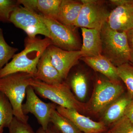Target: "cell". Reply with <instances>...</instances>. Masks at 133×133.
Segmentation results:
<instances>
[{
    "instance_id": "cell-1",
    "label": "cell",
    "mask_w": 133,
    "mask_h": 133,
    "mask_svg": "<svg viewBox=\"0 0 133 133\" xmlns=\"http://www.w3.org/2000/svg\"><path fill=\"white\" fill-rule=\"evenodd\" d=\"M50 38L30 37L24 39V49L15 54L12 60L0 70V78L17 72H25L34 76L37 70L38 61L49 45Z\"/></svg>"
},
{
    "instance_id": "cell-2",
    "label": "cell",
    "mask_w": 133,
    "mask_h": 133,
    "mask_svg": "<svg viewBox=\"0 0 133 133\" xmlns=\"http://www.w3.org/2000/svg\"><path fill=\"white\" fill-rule=\"evenodd\" d=\"M33 78L34 76L25 72H17L0 78V92L9 100L14 110V116L26 123L28 122L29 116L23 114L22 105L26 89Z\"/></svg>"
},
{
    "instance_id": "cell-3",
    "label": "cell",
    "mask_w": 133,
    "mask_h": 133,
    "mask_svg": "<svg viewBox=\"0 0 133 133\" xmlns=\"http://www.w3.org/2000/svg\"><path fill=\"white\" fill-rule=\"evenodd\" d=\"M102 55L116 67L130 62L131 49L126 32H119L103 24L101 31Z\"/></svg>"
},
{
    "instance_id": "cell-4",
    "label": "cell",
    "mask_w": 133,
    "mask_h": 133,
    "mask_svg": "<svg viewBox=\"0 0 133 133\" xmlns=\"http://www.w3.org/2000/svg\"><path fill=\"white\" fill-rule=\"evenodd\" d=\"M30 85L39 96L50 100L58 106L75 109L79 112L87 109V104L77 99L72 92L68 83L64 81L49 84L33 78Z\"/></svg>"
},
{
    "instance_id": "cell-5",
    "label": "cell",
    "mask_w": 133,
    "mask_h": 133,
    "mask_svg": "<svg viewBox=\"0 0 133 133\" xmlns=\"http://www.w3.org/2000/svg\"><path fill=\"white\" fill-rule=\"evenodd\" d=\"M38 16L49 31L50 39L52 45L65 50H80L82 45L71 27L65 25L57 20L39 14Z\"/></svg>"
},
{
    "instance_id": "cell-6",
    "label": "cell",
    "mask_w": 133,
    "mask_h": 133,
    "mask_svg": "<svg viewBox=\"0 0 133 133\" xmlns=\"http://www.w3.org/2000/svg\"><path fill=\"white\" fill-rule=\"evenodd\" d=\"M123 86L119 82L109 79L99 80L95 85L87 109L96 114L102 112L111 103L124 94Z\"/></svg>"
},
{
    "instance_id": "cell-7",
    "label": "cell",
    "mask_w": 133,
    "mask_h": 133,
    "mask_svg": "<svg viewBox=\"0 0 133 133\" xmlns=\"http://www.w3.org/2000/svg\"><path fill=\"white\" fill-rule=\"evenodd\" d=\"M9 22L23 30L29 37L42 35L50 38L49 31L38 14L21 5L17 6L11 13Z\"/></svg>"
},
{
    "instance_id": "cell-8",
    "label": "cell",
    "mask_w": 133,
    "mask_h": 133,
    "mask_svg": "<svg viewBox=\"0 0 133 133\" xmlns=\"http://www.w3.org/2000/svg\"><path fill=\"white\" fill-rule=\"evenodd\" d=\"M83 6L74 27L101 28L110 14L104 1L82 0Z\"/></svg>"
},
{
    "instance_id": "cell-9",
    "label": "cell",
    "mask_w": 133,
    "mask_h": 133,
    "mask_svg": "<svg viewBox=\"0 0 133 133\" xmlns=\"http://www.w3.org/2000/svg\"><path fill=\"white\" fill-rule=\"evenodd\" d=\"M26 102L23 104L22 110L23 114L27 115L32 114L37 119L41 127L46 129L50 122L51 114L57 105L53 102L45 103L39 98L31 86L26 89Z\"/></svg>"
},
{
    "instance_id": "cell-10",
    "label": "cell",
    "mask_w": 133,
    "mask_h": 133,
    "mask_svg": "<svg viewBox=\"0 0 133 133\" xmlns=\"http://www.w3.org/2000/svg\"><path fill=\"white\" fill-rule=\"evenodd\" d=\"M46 50L52 65L64 80L67 78L71 69L82 57L80 50H65L52 44L49 45Z\"/></svg>"
},
{
    "instance_id": "cell-11",
    "label": "cell",
    "mask_w": 133,
    "mask_h": 133,
    "mask_svg": "<svg viewBox=\"0 0 133 133\" xmlns=\"http://www.w3.org/2000/svg\"><path fill=\"white\" fill-rule=\"evenodd\" d=\"M56 109L60 114L69 119L83 133H102L106 129V125L103 122L94 121L80 114L75 109L59 106H57Z\"/></svg>"
},
{
    "instance_id": "cell-12",
    "label": "cell",
    "mask_w": 133,
    "mask_h": 133,
    "mask_svg": "<svg viewBox=\"0 0 133 133\" xmlns=\"http://www.w3.org/2000/svg\"><path fill=\"white\" fill-rule=\"evenodd\" d=\"M107 23L111 29L119 32H127L133 29V0L111 11Z\"/></svg>"
},
{
    "instance_id": "cell-13",
    "label": "cell",
    "mask_w": 133,
    "mask_h": 133,
    "mask_svg": "<svg viewBox=\"0 0 133 133\" xmlns=\"http://www.w3.org/2000/svg\"><path fill=\"white\" fill-rule=\"evenodd\" d=\"M81 28L83 37L80 50L82 57H94L102 55L101 28Z\"/></svg>"
},
{
    "instance_id": "cell-14",
    "label": "cell",
    "mask_w": 133,
    "mask_h": 133,
    "mask_svg": "<svg viewBox=\"0 0 133 133\" xmlns=\"http://www.w3.org/2000/svg\"><path fill=\"white\" fill-rule=\"evenodd\" d=\"M37 68L35 79L49 84H55L64 81L59 72L51 63L47 50L39 59Z\"/></svg>"
},
{
    "instance_id": "cell-15",
    "label": "cell",
    "mask_w": 133,
    "mask_h": 133,
    "mask_svg": "<svg viewBox=\"0 0 133 133\" xmlns=\"http://www.w3.org/2000/svg\"><path fill=\"white\" fill-rule=\"evenodd\" d=\"M62 0H18L19 5L44 16L57 20Z\"/></svg>"
},
{
    "instance_id": "cell-16",
    "label": "cell",
    "mask_w": 133,
    "mask_h": 133,
    "mask_svg": "<svg viewBox=\"0 0 133 133\" xmlns=\"http://www.w3.org/2000/svg\"><path fill=\"white\" fill-rule=\"evenodd\" d=\"M81 59L95 71L104 75L111 81L119 82L117 67L102 55L94 57H82Z\"/></svg>"
},
{
    "instance_id": "cell-17",
    "label": "cell",
    "mask_w": 133,
    "mask_h": 133,
    "mask_svg": "<svg viewBox=\"0 0 133 133\" xmlns=\"http://www.w3.org/2000/svg\"><path fill=\"white\" fill-rule=\"evenodd\" d=\"M128 93L121 96L111 103L103 112V122L107 124H114L121 118L128 105L133 98Z\"/></svg>"
},
{
    "instance_id": "cell-18",
    "label": "cell",
    "mask_w": 133,
    "mask_h": 133,
    "mask_svg": "<svg viewBox=\"0 0 133 133\" xmlns=\"http://www.w3.org/2000/svg\"><path fill=\"white\" fill-rule=\"evenodd\" d=\"M83 5L81 1L62 0L57 20L66 26L74 27Z\"/></svg>"
},
{
    "instance_id": "cell-19",
    "label": "cell",
    "mask_w": 133,
    "mask_h": 133,
    "mask_svg": "<svg viewBox=\"0 0 133 133\" xmlns=\"http://www.w3.org/2000/svg\"><path fill=\"white\" fill-rule=\"evenodd\" d=\"M50 122L61 133H83L69 119L60 114L56 109H54L51 113Z\"/></svg>"
},
{
    "instance_id": "cell-20",
    "label": "cell",
    "mask_w": 133,
    "mask_h": 133,
    "mask_svg": "<svg viewBox=\"0 0 133 133\" xmlns=\"http://www.w3.org/2000/svg\"><path fill=\"white\" fill-rule=\"evenodd\" d=\"M69 85L78 100H83L85 98L87 93V83L84 74L81 72H76L70 79Z\"/></svg>"
},
{
    "instance_id": "cell-21",
    "label": "cell",
    "mask_w": 133,
    "mask_h": 133,
    "mask_svg": "<svg viewBox=\"0 0 133 133\" xmlns=\"http://www.w3.org/2000/svg\"><path fill=\"white\" fill-rule=\"evenodd\" d=\"M14 117V110L9 100L0 92V127L8 128Z\"/></svg>"
},
{
    "instance_id": "cell-22",
    "label": "cell",
    "mask_w": 133,
    "mask_h": 133,
    "mask_svg": "<svg viewBox=\"0 0 133 133\" xmlns=\"http://www.w3.org/2000/svg\"><path fill=\"white\" fill-rule=\"evenodd\" d=\"M18 50L17 48L11 47L7 43L2 29L0 27V70L7 64Z\"/></svg>"
},
{
    "instance_id": "cell-23",
    "label": "cell",
    "mask_w": 133,
    "mask_h": 133,
    "mask_svg": "<svg viewBox=\"0 0 133 133\" xmlns=\"http://www.w3.org/2000/svg\"><path fill=\"white\" fill-rule=\"evenodd\" d=\"M118 75L133 97V65L127 63L117 67Z\"/></svg>"
},
{
    "instance_id": "cell-24",
    "label": "cell",
    "mask_w": 133,
    "mask_h": 133,
    "mask_svg": "<svg viewBox=\"0 0 133 133\" xmlns=\"http://www.w3.org/2000/svg\"><path fill=\"white\" fill-rule=\"evenodd\" d=\"M19 5L18 1L0 0V22L10 23L11 13Z\"/></svg>"
},
{
    "instance_id": "cell-25",
    "label": "cell",
    "mask_w": 133,
    "mask_h": 133,
    "mask_svg": "<svg viewBox=\"0 0 133 133\" xmlns=\"http://www.w3.org/2000/svg\"><path fill=\"white\" fill-rule=\"evenodd\" d=\"M109 133H133V122L122 116L114 124Z\"/></svg>"
},
{
    "instance_id": "cell-26",
    "label": "cell",
    "mask_w": 133,
    "mask_h": 133,
    "mask_svg": "<svg viewBox=\"0 0 133 133\" xmlns=\"http://www.w3.org/2000/svg\"><path fill=\"white\" fill-rule=\"evenodd\" d=\"M9 133H36L28 123L14 117L9 127Z\"/></svg>"
},
{
    "instance_id": "cell-27",
    "label": "cell",
    "mask_w": 133,
    "mask_h": 133,
    "mask_svg": "<svg viewBox=\"0 0 133 133\" xmlns=\"http://www.w3.org/2000/svg\"><path fill=\"white\" fill-rule=\"evenodd\" d=\"M123 116L133 122V97L126 108Z\"/></svg>"
},
{
    "instance_id": "cell-28",
    "label": "cell",
    "mask_w": 133,
    "mask_h": 133,
    "mask_svg": "<svg viewBox=\"0 0 133 133\" xmlns=\"http://www.w3.org/2000/svg\"><path fill=\"white\" fill-rule=\"evenodd\" d=\"M36 133H61L53 124L50 123L48 127L44 129L42 127L39 128L37 131Z\"/></svg>"
},
{
    "instance_id": "cell-29",
    "label": "cell",
    "mask_w": 133,
    "mask_h": 133,
    "mask_svg": "<svg viewBox=\"0 0 133 133\" xmlns=\"http://www.w3.org/2000/svg\"><path fill=\"white\" fill-rule=\"evenodd\" d=\"M128 41L131 50H133V28L126 32Z\"/></svg>"
},
{
    "instance_id": "cell-30",
    "label": "cell",
    "mask_w": 133,
    "mask_h": 133,
    "mask_svg": "<svg viewBox=\"0 0 133 133\" xmlns=\"http://www.w3.org/2000/svg\"><path fill=\"white\" fill-rule=\"evenodd\" d=\"M131 0H111L109 1L113 5L116 6L125 5L131 2Z\"/></svg>"
},
{
    "instance_id": "cell-31",
    "label": "cell",
    "mask_w": 133,
    "mask_h": 133,
    "mask_svg": "<svg viewBox=\"0 0 133 133\" xmlns=\"http://www.w3.org/2000/svg\"><path fill=\"white\" fill-rule=\"evenodd\" d=\"M130 62H131L133 63V50H131Z\"/></svg>"
},
{
    "instance_id": "cell-32",
    "label": "cell",
    "mask_w": 133,
    "mask_h": 133,
    "mask_svg": "<svg viewBox=\"0 0 133 133\" xmlns=\"http://www.w3.org/2000/svg\"><path fill=\"white\" fill-rule=\"evenodd\" d=\"M3 128L0 127V133H2L3 132Z\"/></svg>"
},
{
    "instance_id": "cell-33",
    "label": "cell",
    "mask_w": 133,
    "mask_h": 133,
    "mask_svg": "<svg viewBox=\"0 0 133 133\" xmlns=\"http://www.w3.org/2000/svg\"><path fill=\"white\" fill-rule=\"evenodd\" d=\"M107 133H109V132H108Z\"/></svg>"
}]
</instances>
